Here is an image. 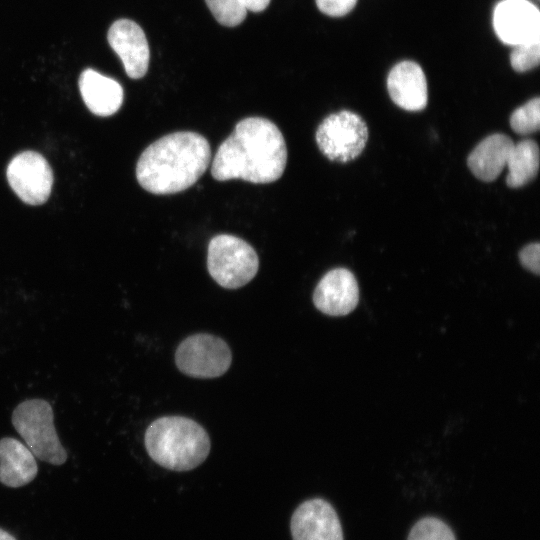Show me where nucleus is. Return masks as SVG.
I'll use <instances>...</instances> for the list:
<instances>
[{
    "instance_id": "nucleus-2",
    "label": "nucleus",
    "mask_w": 540,
    "mask_h": 540,
    "mask_svg": "<svg viewBox=\"0 0 540 540\" xmlns=\"http://www.w3.org/2000/svg\"><path fill=\"white\" fill-rule=\"evenodd\" d=\"M211 161L207 139L191 131L175 132L150 144L136 165V177L146 191L175 194L191 187Z\"/></svg>"
},
{
    "instance_id": "nucleus-19",
    "label": "nucleus",
    "mask_w": 540,
    "mask_h": 540,
    "mask_svg": "<svg viewBox=\"0 0 540 540\" xmlns=\"http://www.w3.org/2000/svg\"><path fill=\"white\" fill-rule=\"evenodd\" d=\"M215 19L222 25L234 27L246 18L247 10L241 0H205Z\"/></svg>"
},
{
    "instance_id": "nucleus-5",
    "label": "nucleus",
    "mask_w": 540,
    "mask_h": 540,
    "mask_svg": "<svg viewBox=\"0 0 540 540\" xmlns=\"http://www.w3.org/2000/svg\"><path fill=\"white\" fill-rule=\"evenodd\" d=\"M258 268L256 251L241 238L220 234L210 240L207 269L223 288L236 289L246 285L255 277Z\"/></svg>"
},
{
    "instance_id": "nucleus-9",
    "label": "nucleus",
    "mask_w": 540,
    "mask_h": 540,
    "mask_svg": "<svg viewBox=\"0 0 540 540\" xmlns=\"http://www.w3.org/2000/svg\"><path fill=\"white\" fill-rule=\"evenodd\" d=\"M493 26L506 44L520 45L540 40V14L527 0H503L495 8Z\"/></svg>"
},
{
    "instance_id": "nucleus-12",
    "label": "nucleus",
    "mask_w": 540,
    "mask_h": 540,
    "mask_svg": "<svg viewBox=\"0 0 540 540\" xmlns=\"http://www.w3.org/2000/svg\"><path fill=\"white\" fill-rule=\"evenodd\" d=\"M359 301L358 283L346 268L327 272L313 293L315 307L330 316H344L353 311Z\"/></svg>"
},
{
    "instance_id": "nucleus-10",
    "label": "nucleus",
    "mask_w": 540,
    "mask_h": 540,
    "mask_svg": "<svg viewBox=\"0 0 540 540\" xmlns=\"http://www.w3.org/2000/svg\"><path fill=\"white\" fill-rule=\"evenodd\" d=\"M290 529L293 540H344L336 511L320 498L307 500L297 507Z\"/></svg>"
},
{
    "instance_id": "nucleus-3",
    "label": "nucleus",
    "mask_w": 540,
    "mask_h": 540,
    "mask_svg": "<svg viewBox=\"0 0 540 540\" xmlns=\"http://www.w3.org/2000/svg\"><path fill=\"white\" fill-rule=\"evenodd\" d=\"M145 447L151 459L173 471L199 466L210 452V438L194 420L165 416L153 421L145 432Z\"/></svg>"
},
{
    "instance_id": "nucleus-14",
    "label": "nucleus",
    "mask_w": 540,
    "mask_h": 540,
    "mask_svg": "<svg viewBox=\"0 0 540 540\" xmlns=\"http://www.w3.org/2000/svg\"><path fill=\"white\" fill-rule=\"evenodd\" d=\"M78 85L85 105L95 115H113L123 103L122 86L116 80L91 68L81 73Z\"/></svg>"
},
{
    "instance_id": "nucleus-15",
    "label": "nucleus",
    "mask_w": 540,
    "mask_h": 540,
    "mask_svg": "<svg viewBox=\"0 0 540 540\" xmlns=\"http://www.w3.org/2000/svg\"><path fill=\"white\" fill-rule=\"evenodd\" d=\"M514 143L505 134L484 138L470 153L467 165L473 175L484 182L494 181L507 164Z\"/></svg>"
},
{
    "instance_id": "nucleus-25",
    "label": "nucleus",
    "mask_w": 540,
    "mask_h": 540,
    "mask_svg": "<svg viewBox=\"0 0 540 540\" xmlns=\"http://www.w3.org/2000/svg\"><path fill=\"white\" fill-rule=\"evenodd\" d=\"M0 540H16V539L10 533L0 528Z\"/></svg>"
},
{
    "instance_id": "nucleus-20",
    "label": "nucleus",
    "mask_w": 540,
    "mask_h": 540,
    "mask_svg": "<svg viewBox=\"0 0 540 540\" xmlns=\"http://www.w3.org/2000/svg\"><path fill=\"white\" fill-rule=\"evenodd\" d=\"M407 540H456V538L446 523L434 517H427L412 527Z\"/></svg>"
},
{
    "instance_id": "nucleus-6",
    "label": "nucleus",
    "mask_w": 540,
    "mask_h": 540,
    "mask_svg": "<svg viewBox=\"0 0 540 540\" xmlns=\"http://www.w3.org/2000/svg\"><path fill=\"white\" fill-rule=\"evenodd\" d=\"M315 139L319 150L330 161L347 163L364 150L368 128L358 114L343 110L330 114L319 124Z\"/></svg>"
},
{
    "instance_id": "nucleus-13",
    "label": "nucleus",
    "mask_w": 540,
    "mask_h": 540,
    "mask_svg": "<svg viewBox=\"0 0 540 540\" xmlns=\"http://www.w3.org/2000/svg\"><path fill=\"white\" fill-rule=\"evenodd\" d=\"M392 101L407 111H421L427 105L428 90L425 74L415 62L403 61L395 65L387 78Z\"/></svg>"
},
{
    "instance_id": "nucleus-24",
    "label": "nucleus",
    "mask_w": 540,
    "mask_h": 540,
    "mask_svg": "<svg viewBox=\"0 0 540 540\" xmlns=\"http://www.w3.org/2000/svg\"><path fill=\"white\" fill-rule=\"evenodd\" d=\"M246 10L252 12L263 11L270 3V0H241Z\"/></svg>"
},
{
    "instance_id": "nucleus-11",
    "label": "nucleus",
    "mask_w": 540,
    "mask_h": 540,
    "mask_svg": "<svg viewBox=\"0 0 540 540\" xmlns=\"http://www.w3.org/2000/svg\"><path fill=\"white\" fill-rule=\"evenodd\" d=\"M107 39L121 59L128 77L142 78L150 59L149 45L142 28L130 19H119L110 26Z\"/></svg>"
},
{
    "instance_id": "nucleus-16",
    "label": "nucleus",
    "mask_w": 540,
    "mask_h": 540,
    "mask_svg": "<svg viewBox=\"0 0 540 540\" xmlns=\"http://www.w3.org/2000/svg\"><path fill=\"white\" fill-rule=\"evenodd\" d=\"M38 466L30 449L11 437L0 439V482L18 488L36 477Z\"/></svg>"
},
{
    "instance_id": "nucleus-17",
    "label": "nucleus",
    "mask_w": 540,
    "mask_h": 540,
    "mask_svg": "<svg viewBox=\"0 0 540 540\" xmlns=\"http://www.w3.org/2000/svg\"><path fill=\"white\" fill-rule=\"evenodd\" d=\"M508 174L506 184L519 188L533 180L539 168V147L532 139H525L513 145L507 159Z\"/></svg>"
},
{
    "instance_id": "nucleus-7",
    "label": "nucleus",
    "mask_w": 540,
    "mask_h": 540,
    "mask_svg": "<svg viewBox=\"0 0 540 540\" xmlns=\"http://www.w3.org/2000/svg\"><path fill=\"white\" fill-rule=\"evenodd\" d=\"M232 354L221 338L199 333L185 338L175 352V363L185 375L194 378H216L230 367Z\"/></svg>"
},
{
    "instance_id": "nucleus-22",
    "label": "nucleus",
    "mask_w": 540,
    "mask_h": 540,
    "mask_svg": "<svg viewBox=\"0 0 540 540\" xmlns=\"http://www.w3.org/2000/svg\"><path fill=\"white\" fill-rule=\"evenodd\" d=\"M357 0H316V4L321 12L326 15L339 17L350 12Z\"/></svg>"
},
{
    "instance_id": "nucleus-4",
    "label": "nucleus",
    "mask_w": 540,
    "mask_h": 540,
    "mask_svg": "<svg viewBox=\"0 0 540 540\" xmlns=\"http://www.w3.org/2000/svg\"><path fill=\"white\" fill-rule=\"evenodd\" d=\"M52 406L43 399H28L16 406L12 424L35 458L62 465L67 452L60 443L53 422Z\"/></svg>"
},
{
    "instance_id": "nucleus-18",
    "label": "nucleus",
    "mask_w": 540,
    "mask_h": 540,
    "mask_svg": "<svg viewBox=\"0 0 540 540\" xmlns=\"http://www.w3.org/2000/svg\"><path fill=\"white\" fill-rule=\"evenodd\" d=\"M512 130L520 135H527L539 130L540 99L535 97L517 108L510 116Z\"/></svg>"
},
{
    "instance_id": "nucleus-1",
    "label": "nucleus",
    "mask_w": 540,
    "mask_h": 540,
    "mask_svg": "<svg viewBox=\"0 0 540 540\" xmlns=\"http://www.w3.org/2000/svg\"><path fill=\"white\" fill-rule=\"evenodd\" d=\"M286 163L287 148L279 128L266 118L248 117L217 149L211 174L218 181L271 183L282 176Z\"/></svg>"
},
{
    "instance_id": "nucleus-23",
    "label": "nucleus",
    "mask_w": 540,
    "mask_h": 540,
    "mask_svg": "<svg viewBox=\"0 0 540 540\" xmlns=\"http://www.w3.org/2000/svg\"><path fill=\"white\" fill-rule=\"evenodd\" d=\"M540 245L539 243H531L526 245L519 252V259L524 268L535 273L540 272Z\"/></svg>"
},
{
    "instance_id": "nucleus-21",
    "label": "nucleus",
    "mask_w": 540,
    "mask_h": 540,
    "mask_svg": "<svg viewBox=\"0 0 540 540\" xmlns=\"http://www.w3.org/2000/svg\"><path fill=\"white\" fill-rule=\"evenodd\" d=\"M540 43L539 41L516 45L510 56V62L514 70L525 72L539 63Z\"/></svg>"
},
{
    "instance_id": "nucleus-8",
    "label": "nucleus",
    "mask_w": 540,
    "mask_h": 540,
    "mask_svg": "<svg viewBox=\"0 0 540 540\" xmlns=\"http://www.w3.org/2000/svg\"><path fill=\"white\" fill-rule=\"evenodd\" d=\"M10 187L26 204L41 205L50 196L53 172L47 160L38 152L17 154L7 166Z\"/></svg>"
}]
</instances>
